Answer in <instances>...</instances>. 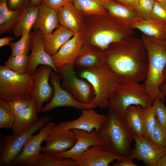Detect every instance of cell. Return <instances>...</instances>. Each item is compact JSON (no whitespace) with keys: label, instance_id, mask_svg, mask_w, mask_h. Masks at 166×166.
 Returning a JSON list of instances; mask_svg holds the SVG:
<instances>
[{"label":"cell","instance_id":"obj_17","mask_svg":"<svg viewBox=\"0 0 166 166\" xmlns=\"http://www.w3.org/2000/svg\"><path fill=\"white\" fill-rule=\"evenodd\" d=\"M81 110V114L77 119L61 122L56 124V126L62 129H78L90 132L99 128L106 118L105 115L97 113L94 109Z\"/></svg>","mask_w":166,"mask_h":166},{"label":"cell","instance_id":"obj_15","mask_svg":"<svg viewBox=\"0 0 166 166\" xmlns=\"http://www.w3.org/2000/svg\"><path fill=\"white\" fill-rule=\"evenodd\" d=\"M32 51L29 56V62L27 73L34 75L39 65L50 66L57 73L59 71L54 65L52 57L47 53L44 49L43 34L39 30L30 31Z\"/></svg>","mask_w":166,"mask_h":166},{"label":"cell","instance_id":"obj_37","mask_svg":"<svg viewBox=\"0 0 166 166\" xmlns=\"http://www.w3.org/2000/svg\"><path fill=\"white\" fill-rule=\"evenodd\" d=\"M154 1V0H137L133 9L143 19H150Z\"/></svg>","mask_w":166,"mask_h":166},{"label":"cell","instance_id":"obj_10","mask_svg":"<svg viewBox=\"0 0 166 166\" xmlns=\"http://www.w3.org/2000/svg\"><path fill=\"white\" fill-rule=\"evenodd\" d=\"M55 124L53 122H49L40 129L38 134L32 135L11 165L36 166L42 156V144Z\"/></svg>","mask_w":166,"mask_h":166},{"label":"cell","instance_id":"obj_27","mask_svg":"<svg viewBox=\"0 0 166 166\" xmlns=\"http://www.w3.org/2000/svg\"><path fill=\"white\" fill-rule=\"evenodd\" d=\"M131 28L138 29L143 34L155 39L166 40V23L151 19H142L133 24Z\"/></svg>","mask_w":166,"mask_h":166},{"label":"cell","instance_id":"obj_43","mask_svg":"<svg viewBox=\"0 0 166 166\" xmlns=\"http://www.w3.org/2000/svg\"><path fill=\"white\" fill-rule=\"evenodd\" d=\"M133 158L130 155L125 156L123 158L117 160L116 163H113V166H137L133 161Z\"/></svg>","mask_w":166,"mask_h":166},{"label":"cell","instance_id":"obj_22","mask_svg":"<svg viewBox=\"0 0 166 166\" xmlns=\"http://www.w3.org/2000/svg\"><path fill=\"white\" fill-rule=\"evenodd\" d=\"M102 1L105 9L127 27L143 19L131 7L114 0Z\"/></svg>","mask_w":166,"mask_h":166},{"label":"cell","instance_id":"obj_34","mask_svg":"<svg viewBox=\"0 0 166 166\" xmlns=\"http://www.w3.org/2000/svg\"><path fill=\"white\" fill-rule=\"evenodd\" d=\"M42 153V157L36 166H78L75 160L68 158L58 159L51 154Z\"/></svg>","mask_w":166,"mask_h":166},{"label":"cell","instance_id":"obj_20","mask_svg":"<svg viewBox=\"0 0 166 166\" xmlns=\"http://www.w3.org/2000/svg\"><path fill=\"white\" fill-rule=\"evenodd\" d=\"M61 26L75 33H81L84 24V16L75 7L72 1L68 2L57 10Z\"/></svg>","mask_w":166,"mask_h":166},{"label":"cell","instance_id":"obj_26","mask_svg":"<svg viewBox=\"0 0 166 166\" xmlns=\"http://www.w3.org/2000/svg\"><path fill=\"white\" fill-rule=\"evenodd\" d=\"M39 5L30 4L22 10L13 31L15 37H21L31 31L37 17Z\"/></svg>","mask_w":166,"mask_h":166},{"label":"cell","instance_id":"obj_8","mask_svg":"<svg viewBox=\"0 0 166 166\" xmlns=\"http://www.w3.org/2000/svg\"><path fill=\"white\" fill-rule=\"evenodd\" d=\"M51 119L47 115L41 117L37 122L27 131L17 135L12 133L3 136L1 144L0 166H11L14 160L20 154L30 137Z\"/></svg>","mask_w":166,"mask_h":166},{"label":"cell","instance_id":"obj_18","mask_svg":"<svg viewBox=\"0 0 166 166\" xmlns=\"http://www.w3.org/2000/svg\"><path fill=\"white\" fill-rule=\"evenodd\" d=\"M121 156L105 148L102 145L93 146L85 151L77 160L78 166H108Z\"/></svg>","mask_w":166,"mask_h":166},{"label":"cell","instance_id":"obj_25","mask_svg":"<svg viewBox=\"0 0 166 166\" xmlns=\"http://www.w3.org/2000/svg\"><path fill=\"white\" fill-rule=\"evenodd\" d=\"M36 103L34 99L26 109L15 116L12 132L17 135L22 133L31 128L38 121L39 117Z\"/></svg>","mask_w":166,"mask_h":166},{"label":"cell","instance_id":"obj_13","mask_svg":"<svg viewBox=\"0 0 166 166\" xmlns=\"http://www.w3.org/2000/svg\"><path fill=\"white\" fill-rule=\"evenodd\" d=\"M45 146L41 152L50 154H57L68 150L75 144L76 139L72 129H62L55 124L45 139Z\"/></svg>","mask_w":166,"mask_h":166},{"label":"cell","instance_id":"obj_14","mask_svg":"<svg viewBox=\"0 0 166 166\" xmlns=\"http://www.w3.org/2000/svg\"><path fill=\"white\" fill-rule=\"evenodd\" d=\"M135 144L131 156L142 161L146 166H157L159 159L166 154V149L157 146L149 140L135 135Z\"/></svg>","mask_w":166,"mask_h":166},{"label":"cell","instance_id":"obj_36","mask_svg":"<svg viewBox=\"0 0 166 166\" xmlns=\"http://www.w3.org/2000/svg\"><path fill=\"white\" fill-rule=\"evenodd\" d=\"M149 140L155 145L166 149V129L157 119Z\"/></svg>","mask_w":166,"mask_h":166},{"label":"cell","instance_id":"obj_47","mask_svg":"<svg viewBox=\"0 0 166 166\" xmlns=\"http://www.w3.org/2000/svg\"><path fill=\"white\" fill-rule=\"evenodd\" d=\"M160 89L163 95L165 97L166 96V83L165 82L162 83L160 85Z\"/></svg>","mask_w":166,"mask_h":166},{"label":"cell","instance_id":"obj_42","mask_svg":"<svg viewBox=\"0 0 166 166\" xmlns=\"http://www.w3.org/2000/svg\"><path fill=\"white\" fill-rule=\"evenodd\" d=\"M73 0H43L42 4L57 10L58 8Z\"/></svg>","mask_w":166,"mask_h":166},{"label":"cell","instance_id":"obj_9","mask_svg":"<svg viewBox=\"0 0 166 166\" xmlns=\"http://www.w3.org/2000/svg\"><path fill=\"white\" fill-rule=\"evenodd\" d=\"M74 67L73 65L69 64L57 68L61 77L62 84L77 101L92 103L95 96L93 87L86 80L77 77Z\"/></svg>","mask_w":166,"mask_h":166},{"label":"cell","instance_id":"obj_16","mask_svg":"<svg viewBox=\"0 0 166 166\" xmlns=\"http://www.w3.org/2000/svg\"><path fill=\"white\" fill-rule=\"evenodd\" d=\"M76 141L70 149L61 153L51 154L58 159L70 158L77 161L78 158L90 147L102 144L99 139L96 130L89 132L78 129H72Z\"/></svg>","mask_w":166,"mask_h":166},{"label":"cell","instance_id":"obj_23","mask_svg":"<svg viewBox=\"0 0 166 166\" xmlns=\"http://www.w3.org/2000/svg\"><path fill=\"white\" fill-rule=\"evenodd\" d=\"M60 26L57 10L40 4L36 19L32 27L34 30H39L44 35L52 33Z\"/></svg>","mask_w":166,"mask_h":166},{"label":"cell","instance_id":"obj_41","mask_svg":"<svg viewBox=\"0 0 166 166\" xmlns=\"http://www.w3.org/2000/svg\"><path fill=\"white\" fill-rule=\"evenodd\" d=\"M30 0H7L9 8L12 10H22L30 4Z\"/></svg>","mask_w":166,"mask_h":166},{"label":"cell","instance_id":"obj_1","mask_svg":"<svg viewBox=\"0 0 166 166\" xmlns=\"http://www.w3.org/2000/svg\"><path fill=\"white\" fill-rule=\"evenodd\" d=\"M105 65L122 82L144 81L148 56L143 42L134 36L111 44L104 51Z\"/></svg>","mask_w":166,"mask_h":166},{"label":"cell","instance_id":"obj_38","mask_svg":"<svg viewBox=\"0 0 166 166\" xmlns=\"http://www.w3.org/2000/svg\"><path fill=\"white\" fill-rule=\"evenodd\" d=\"M33 99H15L8 101L10 107L16 116L28 108L31 104Z\"/></svg>","mask_w":166,"mask_h":166},{"label":"cell","instance_id":"obj_49","mask_svg":"<svg viewBox=\"0 0 166 166\" xmlns=\"http://www.w3.org/2000/svg\"><path fill=\"white\" fill-rule=\"evenodd\" d=\"M154 0L159 2L166 5V0Z\"/></svg>","mask_w":166,"mask_h":166},{"label":"cell","instance_id":"obj_44","mask_svg":"<svg viewBox=\"0 0 166 166\" xmlns=\"http://www.w3.org/2000/svg\"><path fill=\"white\" fill-rule=\"evenodd\" d=\"M16 38L11 37H6L0 38V47L6 45H9L10 42Z\"/></svg>","mask_w":166,"mask_h":166},{"label":"cell","instance_id":"obj_48","mask_svg":"<svg viewBox=\"0 0 166 166\" xmlns=\"http://www.w3.org/2000/svg\"><path fill=\"white\" fill-rule=\"evenodd\" d=\"M43 0H30V4L32 5L38 6L41 4Z\"/></svg>","mask_w":166,"mask_h":166},{"label":"cell","instance_id":"obj_33","mask_svg":"<svg viewBox=\"0 0 166 166\" xmlns=\"http://www.w3.org/2000/svg\"><path fill=\"white\" fill-rule=\"evenodd\" d=\"M15 115L11 109L8 101L0 100V128L12 129L14 125Z\"/></svg>","mask_w":166,"mask_h":166},{"label":"cell","instance_id":"obj_45","mask_svg":"<svg viewBox=\"0 0 166 166\" xmlns=\"http://www.w3.org/2000/svg\"><path fill=\"white\" fill-rule=\"evenodd\" d=\"M119 3L129 6L133 9V8L137 0H115Z\"/></svg>","mask_w":166,"mask_h":166},{"label":"cell","instance_id":"obj_46","mask_svg":"<svg viewBox=\"0 0 166 166\" xmlns=\"http://www.w3.org/2000/svg\"><path fill=\"white\" fill-rule=\"evenodd\" d=\"M157 166H166V154L162 156L159 160Z\"/></svg>","mask_w":166,"mask_h":166},{"label":"cell","instance_id":"obj_7","mask_svg":"<svg viewBox=\"0 0 166 166\" xmlns=\"http://www.w3.org/2000/svg\"><path fill=\"white\" fill-rule=\"evenodd\" d=\"M31 76L13 71L0 66V98L10 100L32 98L30 86Z\"/></svg>","mask_w":166,"mask_h":166},{"label":"cell","instance_id":"obj_40","mask_svg":"<svg viewBox=\"0 0 166 166\" xmlns=\"http://www.w3.org/2000/svg\"><path fill=\"white\" fill-rule=\"evenodd\" d=\"M160 99H155L152 105L155 109L157 120L166 129V107Z\"/></svg>","mask_w":166,"mask_h":166},{"label":"cell","instance_id":"obj_11","mask_svg":"<svg viewBox=\"0 0 166 166\" xmlns=\"http://www.w3.org/2000/svg\"><path fill=\"white\" fill-rule=\"evenodd\" d=\"M52 69L49 65H42L31 76L30 93L37 105L38 113L42 112L44 103L49 102L53 94V88L49 83Z\"/></svg>","mask_w":166,"mask_h":166},{"label":"cell","instance_id":"obj_32","mask_svg":"<svg viewBox=\"0 0 166 166\" xmlns=\"http://www.w3.org/2000/svg\"><path fill=\"white\" fill-rule=\"evenodd\" d=\"M29 56L22 54L15 56H10L5 63V66L13 71L20 73H27Z\"/></svg>","mask_w":166,"mask_h":166},{"label":"cell","instance_id":"obj_19","mask_svg":"<svg viewBox=\"0 0 166 166\" xmlns=\"http://www.w3.org/2000/svg\"><path fill=\"white\" fill-rule=\"evenodd\" d=\"M83 44L81 33H75L72 38L52 56L55 67L69 64L73 65Z\"/></svg>","mask_w":166,"mask_h":166},{"label":"cell","instance_id":"obj_50","mask_svg":"<svg viewBox=\"0 0 166 166\" xmlns=\"http://www.w3.org/2000/svg\"><path fill=\"white\" fill-rule=\"evenodd\" d=\"M164 73L166 74V66L164 69Z\"/></svg>","mask_w":166,"mask_h":166},{"label":"cell","instance_id":"obj_35","mask_svg":"<svg viewBox=\"0 0 166 166\" xmlns=\"http://www.w3.org/2000/svg\"><path fill=\"white\" fill-rule=\"evenodd\" d=\"M8 45L11 49V56L22 54H28L32 49L30 32L22 35L18 41L10 42Z\"/></svg>","mask_w":166,"mask_h":166},{"label":"cell","instance_id":"obj_4","mask_svg":"<svg viewBox=\"0 0 166 166\" xmlns=\"http://www.w3.org/2000/svg\"><path fill=\"white\" fill-rule=\"evenodd\" d=\"M96 131L105 148L120 156L131 155L135 134L125 118L108 110L104 121Z\"/></svg>","mask_w":166,"mask_h":166},{"label":"cell","instance_id":"obj_24","mask_svg":"<svg viewBox=\"0 0 166 166\" xmlns=\"http://www.w3.org/2000/svg\"><path fill=\"white\" fill-rule=\"evenodd\" d=\"M75 33L63 26H60L53 32L43 35L44 49L51 57L73 36Z\"/></svg>","mask_w":166,"mask_h":166},{"label":"cell","instance_id":"obj_51","mask_svg":"<svg viewBox=\"0 0 166 166\" xmlns=\"http://www.w3.org/2000/svg\"><path fill=\"white\" fill-rule=\"evenodd\" d=\"M165 41V42H166V40Z\"/></svg>","mask_w":166,"mask_h":166},{"label":"cell","instance_id":"obj_6","mask_svg":"<svg viewBox=\"0 0 166 166\" xmlns=\"http://www.w3.org/2000/svg\"><path fill=\"white\" fill-rule=\"evenodd\" d=\"M153 101L147 94L144 84L122 82L109 100L108 110L125 118L126 110L131 105L144 108L152 105Z\"/></svg>","mask_w":166,"mask_h":166},{"label":"cell","instance_id":"obj_2","mask_svg":"<svg viewBox=\"0 0 166 166\" xmlns=\"http://www.w3.org/2000/svg\"><path fill=\"white\" fill-rule=\"evenodd\" d=\"M81 33L84 43L104 51L111 44L133 36V29L126 27L106 10L102 14L84 15Z\"/></svg>","mask_w":166,"mask_h":166},{"label":"cell","instance_id":"obj_30","mask_svg":"<svg viewBox=\"0 0 166 166\" xmlns=\"http://www.w3.org/2000/svg\"><path fill=\"white\" fill-rule=\"evenodd\" d=\"M72 2L83 16L101 14L106 11L102 0H73Z\"/></svg>","mask_w":166,"mask_h":166},{"label":"cell","instance_id":"obj_29","mask_svg":"<svg viewBox=\"0 0 166 166\" xmlns=\"http://www.w3.org/2000/svg\"><path fill=\"white\" fill-rule=\"evenodd\" d=\"M142 107L140 105H131L127 109L125 120L130 129L137 136L143 137L142 121Z\"/></svg>","mask_w":166,"mask_h":166},{"label":"cell","instance_id":"obj_39","mask_svg":"<svg viewBox=\"0 0 166 166\" xmlns=\"http://www.w3.org/2000/svg\"><path fill=\"white\" fill-rule=\"evenodd\" d=\"M150 19L166 23V5L155 1Z\"/></svg>","mask_w":166,"mask_h":166},{"label":"cell","instance_id":"obj_28","mask_svg":"<svg viewBox=\"0 0 166 166\" xmlns=\"http://www.w3.org/2000/svg\"><path fill=\"white\" fill-rule=\"evenodd\" d=\"M22 11L11 10L8 6L7 0H0V35L13 31Z\"/></svg>","mask_w":166,"mask_h":166},{"label":"cell","instance_id":"obj_12","mask_svg":"<svg viewBox=\"0 0 166 166\" xmlns=\"http://www.w3.org/2000/svg\"><path fill=\"white\" fill-rule=\"evenodd\" d=\"M61 78V76L55 71L51 72L50 79L53 89V96L43 108L42 112H48L61 107H71L81 110L96 107L92 103L84 104L77 101L69 91L64 90L61 87L60 83Z\"/></svg>","mask_w":166,"mask_h":166},{"label":"cell","instance_id":"obj_21","mask_svg":"<svg viewBox=\"0 0 166 166\" xmlns=\"http://www.w3.org/2000/svg\"><path fill=\"white\" fill-rule=\"evenodd\" d=\"M105 62L104 51L93 45L84 43L73 65L74 67L81 69L104 65Z\"/></svg>","mask_w":166,"mask_h":166},{"label":"cell","instance_id":"obj_31","mask_svg":"<svg viewBox=\"0 0 166 166\" xmlns=\"http://www.w3.org/2000/svg\"><path fill=\"white\" fill-rule=\"evenodd\" d=\"M142 121L143 137L149 140L151 134L154 128L157 118L155 109L152 105L142 108Z\"/></svg>","mask_w":166,"mask_h":166},{"label":"cell","instance_id":"obj_5","mask_svg":"<svg viewBox=\"0 0 166 166\" xmlns=\"http://www.w3.org/2000/svg\"><path fill=\"white\" fill-rule=\"evenodd\" d=\"M81 69L80 77L94 89L95 96L92 103L101 109L107 108L110 98L122 82L105 64Z\"/></svg>","mask_w":166,"mask_h":166},{"label":"cell","instance_id":"obj_3","mask_svg":"<svg viewBox=\"0 0 166 166\" xmlns=\"http://www.w3.org/2000/svg\"><path fill=\"white\" fill-rule=\"evenodd\" d=\"M141 39L148 54V69L143 84L146 92L153 101L165 97L160 90V85L166 81L164 71L166 66V42L142 34Z\"/></svg>","mask_w":166,"mask_h":166}]
</instances>
